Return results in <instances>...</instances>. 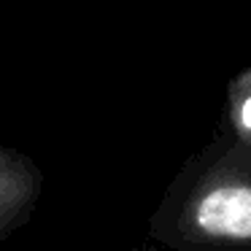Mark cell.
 I'll return each instance as SVG.
<instances>
[{
	"label": "cell",
	"mask_w": 251,
	"mask_h": 251,
	"mask_svg": "<svg viewBox=\"0 0 251 251\" xmlns=\"http://www.w3.org/2000/svg\"><path fill=\"white\" fill-rule=\"evenodd\" d=\"M44 192V173L19 149L0 143V243L30 222Z\"/></svg>",
	"instance_id": "obj_1"
},
{
	"label": "cell",
	"mask_w": 251,
	"mask_h": 251,
	"mask_svg": "<svg viewBox=\"0 0 251 251\" xmlns=\"http://www.w3.org/2000/svg\"><path fill=\"white\" fill-rule=\"evenodd\" d=\"M195 224L208 235L251 238V189L249 186H219L197 200Z\"/></svg>",
	"instance_id": "obj_2"
},
{
	"label": "cell",
	"mask_w": 251,
	"mask_h": 251,
	"mask_svg": "<svg viewBox=\"0 0 251 251\" xmlns=\"http://www.w3.org/2000/svg\"><path fill=\"white\" fill-rule=\"evenodd\" d=\"M240 122H243V127H249V130H251V98L243 103V111H240Z\"/></svg>",
	"instance_id": "obj_3"
}]
</instances>
